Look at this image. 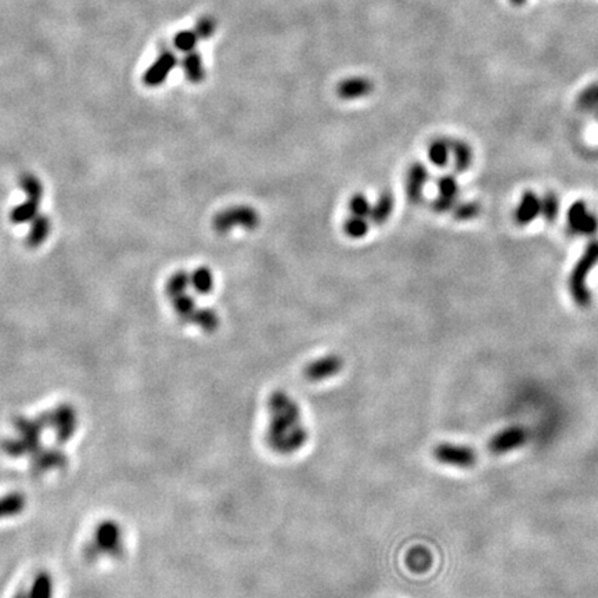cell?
I'll use <instances>...</instances> for the list:
<instances>
[{"instance_id":"30bf717a","label":"cell","mask_w":598,"mask_h":598,"mask_svg":"<svg viewBox=\"0 0 598 598\" xmlns=\"http://www.w3.org/2000/svg\"><path fill=\"white\" fill-rule=\"evenodd\" d=\"M430 179L428 169L421 162H414L408 166L406 174V196L413 204H418L424 197V189Z\"/></svg>"},{"instance_id":"7c38bea8","label":"cell","mask_w":598,"mask_h":598,"mask_svg":"<svg viewBox=\"0 0 598 598\" xmlns=\"http://www.w3.org/2000/svg\"><path fill=\"white\" fill-rule=\"evenodd\" d=\"M541 215V198L533 192H525L514 212V219L518 226L530 224Z\"/></svg>"},{"instance_id":"6da1fadb","label":"cell","mask_w":598,"mask_h":598,"mask_svg":"<svg viewBox=\"0 0 598 598\" xmlns=\"http://www.w3.org/2000/svg\"><path fill=\"white\" fill-rule=\"evenodd\" d=\"M268 411V446L281 456L301 450L308 441V430L298 403L284 391H276L269 396Z\"/></svg>"},{"instance_id":"7a4b0ae2","label":"cell","mask_w":598,"mask_h":598,"mask_svg":"<svg viewBox=\"0 0 598 598\" xmlns=\"http://www.w3.org/2000/svg\"><path fill=\"white\" fill-rule=\"evenodd\" d=\"M598 263V240H593L584 248L582 257L576 262L568 280V288L573 302L579 308H588L591 305V292L587 287V277L594 266Z\"/></svg>"},{"instance_id":"5b68a950","label":"cell","mask_w":598,"mask_h":598,"mask_svg":"<svg viewBox=\"0 0 598 598\" xmlns=\"http://www.w3.org/2000/svg\"><path fill=\"white\" fill-rule=\"evenodd\" d=\"M434 457L445 465L456 468H472L478 460L473 449L454 443H441L434 449Z\"/></svg>"},{"instance_id":"ffe728a7","label":"cell","mask_w":598,"mask_h":598,"mask_svg":"<svg viewBox=\"0 0 598 598\" xmlns=\"http://www.w3.org/2000/svg\"><path fill=\"white\" fill-rule=\"evenodd\" d=\"M189 285H192V276L186 270H177L168 278L165 284V294L169 299H173L185 294Z\"/></svg>"},{"instance_id":"52a82bcc","label":"cell","mask_w":598,"mask_h":598,"mask_svg":"<svg viewBox=\"0 0 598 598\" xmlns=\"http://www.w3.org/2000/svg\"><path fill=\"white\" fill-rule=\"evenodd\" d=\"M437 186H438V196L435 197L431 205L434 212L437 213L450 212L456 207L460 193L457 179L453 174H443L438 179Z\"/></svg>"},{"instance_id":"4fadbf2b","label":"cell","mask_w":598,"mask_h":598,"mask_svg":"<svg viewBox=\"0 0 598 598\" xmlns=\"http://www.w3.org/2000/svg\"><path fill=\"white\" fill-rule=\"evenodd\" d=\"M395 208V198L391 192H382L374 205H372L370 220L376 226H382L388 222Z\"/></svg>"},{"instance_id":"d4e9b609","label":"cell","mask_w":598,"mask_h":598,"mask_svg":"<svg viewBox=\"0 0 598 598\" xmlns=\"http://www.w3.org/2000/svg\"><path fill=\"white\" fill-rule=\"evenodd\" d=\"M369 229H370V223H369V220L366 218L350 215L343 222V231H345V234L349 238H353V240H359V238L366 237L367 233H369Z\"/></svg>"},{"instance_id":"83f0119b","label":"cell","mask_w":598,"mask_h":598,"mask_svg":"<svg viewBox=\"0 0 598 598\" xmlns=\"http://www.w3.org/2000/svg\"><path fill=\"white\" fill-rule=\"evenodd\" d=\"M452 213H453V218L458 222L472 220L481 213V205L478 203H473V201L456 204V207L452 209Z\"/></svg>"},{"instance_id":"e0dca14e","label":"cell","mask_w":598,"mask_h":598,"mask_svg":"<svg viewBox=\"0 0 598 598\" xmlns=\"http://www.w3.org/2000/svg\"><path fill=\"white\" fill-rule=\"evenodd\" d=\"M170 301H172L173 312L179 317V320L183 322V323H192L193 322L194 313L197 311V305H196V301H194V298L192 295L185 292L182 295H179V296L170 299Z\"/></svg>"},{"instance_id":"1f68e13d","label":"cell","mask_w":598,"mask_h":598,"mask_svg":"<svg viewBox=\"0 0 598 598\" xmlns=\"http://www.w3.org/2000/svg\"><path fill=\"white\" fill-rule=\"evenodd\" d=\"M511 2H512L514 5H522V3L525 2V0H511Z\"/></svg>"},{"instance_id":"9c48e42d","label":"cell","mask_w":598,"mask_h":598,"mask_svg":"<svg viewBox=\"0 0 598 598\" xmlns=\"http://www.w3.org/2000/svg\"><path fill=\"white\" fill-rule=\"evenodd\" d=\"M176 66H177V57L174 55V53L168 49L162 50L158 58L143 75L144 85L148 88H157L162 85Z\"/></svg>"},{"instance_id":"3957f363","label":"cell","mask_w":598,"mask_h":598,"mask_svg":"<svg viewBox=\"0 0 598 598\" xmlns=\"http://www.w3.org/2000/svg\"><path fill=\"white\" fill-rule=\"evenodd\" d=\"M259 223L261 216L257 209L250 205H234L216 213L212 220V227L218 234H227L235 227L254 230Z\"/></svg>"},{"instance_id":"8992f818","label":"cell","mask_w":598,"mask_h":598,"mask_svg":"<svg viewBox=\"0 0 598 598\" xmlns=\"http://www.w3.org/2000/svg\"><path fill=\"white\" fill-rule=\"evenodd\" d=\"M526 441V430L519 426H511L493 435V438L489 441L488 447L493 454H504L523 446Z\"/></svg>"},{"instance_id":"8fae6325","label":"cell","mask_w":598,"mask_h":598,"mask_svg":"<svg viewBox=\"0 0 598 598\" xmlns=\"http://www.w3.org/2000/svg\"><path fill=\"white\" fill-rule=\"evenodd\" d=\"M374 90V83L365 77H352L343 79L337 86V94L342 100H357L367 97Z\"/></svg>"},{"instance_id":"2e32d148","label":"cell","mask_w":598,"mask_h":598,"mask_svg":"<svg viewBox=\"0 0 598 598\" xmlns=\"http://www.w3.org/2000/svg\"><path fill=\"white\" fill-rule=\"evenodd\" d=\"M450 151H452L453 161H454V170L457 173L467 172L472 164V159H473V153H472L471 146L468 143H465L464 140L454 139V140H450Z\"/></svg>"},{"instance_id":"cb8c5ba5","label":"cell","mask_w":598,"mask_h":598,"mask_svg":"<svg viewBox=\"0 0 598 598\" xmlns=\"http://www.w3.org/2000/svg\"><path fill=\"white\" fill-rule=\"evenodd\" d=\"M190 276H192V285L197 294L207 295L213 289L215 280H213V273L211 269L203 266V268L196 269L193 272V274H190Z\"/></svg>"},{"instance_id":"44dd1931","label":"cell","mask_w":598,"mask_h":598,"mask_svg":"<svg viewBox=\"0 0 598 598\" xmlns=\"http://www.w3.org/2000/svg\"><path fill=\"white\" fill-rule=\"evenodd\" d=\"M18 185H20V189L27 196V200L40 204L42 197H43V186H42V182L34 173L21 174Z\"/></svg>"},{"instance_id":"ac0fdd59","label":"cell","mask_w":598,"mask_h":598,"mask_svg":"<svg viewBox=\"0 0 598 598\" xmlns=\"http://www.w3.org/2000/svg\"><path fill=\"white\" fill-rule=\"evenodd\" d=\"M406 562H407L408 569H411L413 572H417V573H421V572H426L431 568L432 556H431L430 550H427L426 547L417 546L408 551Z\"/></svg>"},{"instance_id":"5bb4252c","label":"cell","mask_w":598,"mask_h":598,"mask_svg":"<svg viewBox=\"0 0 598 598\" xmlns=\"http://www.w3.org/2000/svg\"><path fill=\"white\" fill-rule=\"evenodd\" d=\"M50 230H51V223L49 216L38 215L31 222L29 233L27 235V246L29 248H39L49 238Z\"/></svg>"},{"instance_id":"603a6c76","label":"cell","mask_w":598,"mask_h":598,"mask_svg":"<svg viewBox=\"0 0 598 598\" xmlns=\"http://www.w3.org/2000/svg\"><path fill=\"white\" fill-rule=\"evenodd\" d=\"M39 205L38 203L27 200L25 203L14 207L10 212V220L14 224H24L31 223L38 215H39Z\"/></svg>"},{"instance_id":"277c9868","label":"cell","mask_w":598,"mask_h":598,"mask_svg":"<svg viewBox=\"0 0 598 598\" xmlns=\"http://www.w3.org/2000/svg\"><path fill=\"white\" fill-rule=\"evenodd\" d=\"M568 230L573 235L591 237L598 231V218L590 212L582 200L575 201L568 209Z\"/></svg>"},{"instance_id":"484cf974","label":"cell","mask_w":598,"mask_h":598,"mask_svg":"<svg viewBox=\"0 0 598 598\" xmlns=\"http://www.w3.org/2000/svg\"><path fill=\"white\" fill-rule=\"evenodd\" d=\"M577 105L598 119V83L586 88L577 100Z\"/></svg>"},{"instance_id":"4dcf8cb0","label":"cell","mask_w":598,"mask_h":598,"mask_svg":"<svg viewBox=\"0 0 598 598\" xmlns=\"http://www.w3.org/2000/svg\"><path fill=\"white\" fill-rule=\"evenodd\" d=\"M216 29V23L213 18L211 17H204L198 21L197 27H196V32L200 36V39H208L215 34Z\"/></svg>"},{"instance_id":"ba28073f","label":"cell","mask_w":598,"mask_h":598,"mask_svg":"<svg viewBox=\"0 0 598 598\" xmlns=\"http://www.w3.org/2000/svg\"><path fill=\"white\" fill-rule=\"evenodd\" d=\"M342 359L338 354H327L307 365L304 376L311 382H322L333 378L342 370Z\"/></svg>"},{"instance_id":"d6986e66","label":"cell","mask_w":598,"mask_h":598,"mask_svg":"<svg viewBox=\"0 0 598 598\" xmlns=\"http://www.w3.org/2000/svg\"><path fill=\"white\" fill-rule=\"evenodd\" d=\"M450 155H452L450 140L438 138L431 142L428 147V158L435 166L445 168L449 164Z\"/></svg>"},{"instance_id":"f546056e","label":"cell","mask_w":598,"mask_h":598,"mask_svg":"<svg viewBox=\"0 0 598 598\" xmlns=\"http://www.w3.org/2000/svg\"><path fill=\"white\" fill-rule=\"evenodd\" d=\"M198 40H200V36L197 35L196 31H182L174 36L173 44L179 51L189 53V51L196 50Z\"/></svg>"},{"instance_id":"4316f807","label":"cell","mask_w":598,"mask_h":598,"mask_svg":"<svg viewBox=\"0 0 598 598\" xmlns=\"http://www.w3.org/2000/svg\"><path fill=\"white\" fill-rule=\"evenodd\" d=\"M541 215L546 219L547 223H554L560 215V200L556 193H546L543 198H541Z\"/></svg>"},{"instance_id":"7402d4cb","label":"cell","mask_w":598,"mask_h":598,"mask_svg":"<svg viewBox=\"0 0 598 598\" xmlns=\"http://www.w3.org/2000/svg\"><path fill=\"white\" fill-rule=\"evenodd\" d=\"M219 315L215 312V309L212 308H197L194 317H193V324H196L198 328H201L204 333L207 334H212L218 330L219 327Z\"/></svg>"},{"instance_id":"9a60e30c","label":"cell","mask_w":598,"mask_h":598,"mask_svg":"<svg viewBox=\"0 0 598 598\" xmlns=\"http://www.w3.org/2000/svg\"><path fill=\"white\" fill-rule=\"evenodd\" d=\"M182 68L187 81L192 83H201L205 79V67L203 63V57L196 50L186 53L182 62Z\"/></svg>"},{"instance_id":"f1b7e54d","label":"cell","mask_w":598,"mask_h":598,"mask_svg":"<svg viewBox=\"0 0 598 598\" xmlns=\"http://www.w3.org/2000/svg\"><path fill=\"white\" fill-rule=\"evenodd\" d=\"M349 212L353 216H361V218L367 219V218H370L372 204L365 194L356 193L349 200Z\"/></svg>"}]
</instances>
